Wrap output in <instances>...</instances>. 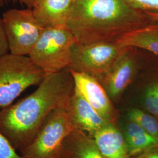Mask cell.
Wrapping results in <instances>:
<instances>
[{
  "instance_id": "cell-1",
  "label": "cell",
  "mask_w": 158,
  "mask_h": 158,
  "mask_svg": "<svg viewBox=\"0 0 158 158\" xmlns=\"http://www.w3.org/2000/svg\"><path fill=\"white\" fill-rule=\"evenodd\" d=\"M74 89L69 68L46 76L32 94L0 110V131L19 152L32 141L48 115L66 104Z\"/></svg>"
},
{
  "instance_id": "cell-2",
  "label": "cell",
  "mask_w": 158,
  "mask_h": 158,
  "mask_svg": "<svg viewBox=\"0 0 158 158\" xmlns=\"http://www.w3.org/2000/svg\"><path fill=\"white\" fill-rule=\"evenodd\" d=\"M144 12L126 0H74L65 27L79 45L115 42L125 34L150 24Z\"/></svg>"
},
{
  "instance_id": "cell-3",
  "label": "cell",
  "mask_w": 158,
  "mask_h": 158,
  "mask_svg": "<svg viewBox=\"0 0 158 158\" xmlns=\"http://www.w3.org/2000/svg\"><path fill=\"white\" fill-rule=\"evenodd\" d=\"M76 44L66 27L45 28L28 57L46 76L56 73L69 68Z\"/></svg>"
},
{
  "instance_id": "cell-4",
  "label": "cell",
  "mask_w": 158,
  "mask_h": 158,
  "mask_svg": "<svg viewBox=\"0 0 158 158\" xmlns=\"http://www.w3.org/2000/svg\"><path fill=\"white\" fill-rule=\"evenodd\" d=\"M45 76L28 56L9 53L0 57V107L10 106L24 91L40 85Z\"/></svg>"
},
{
  "instance_id": "cell-5",
  "label": "cell",
  "mask_w": 158,
  "mask_h": 158,
  "mask_svg": "<svg viewBox=\"0 0 158 158\" xmlns=\"http://www.w3.org/2000/svg\"><path fill=\"white\" fill-rule=\"evenodd\" d=\"M65 106L48 115L32 141L19 152L23 158H59L64 141L74 130Z\"/></svg>"
},
{
  "instance_id": "cell-6",
  "label": "cell",
  "mask_w": 158,
  "mask_h": 158,
  "mask_svg": "<svg viewBox=\"0 0 158 158\" xmlns=\"http://www.w3.org/2000/svg\"><path fill=\"white\" fill-rule=\"evenodd\" d=\"M1 18L10 53L28 56L44 30L32 10L11 9L3 13Z\"/></svg>"
},
{
  "instance_id": "cell-7",
  "label": "cell",
  "mask_w": 158,
  "mask_h": 158,
  "mask_svg": "<svg viewBox=\"0 0 158 158\" xmlns=\"http://www.w3.org/2000/svg\"><path fill=\"white\" fill-rule=\"evenodd\" d=\"M126 48L115 42H100L74 46L72 62L69 69L87 74L99 81L107 73Z\"/></svg>"
},
{
  "instance_id": "cell-8",
  "label": "cell",
  "mask_w": 158,
  "mask_h": 158,
  "mask_svg": "<svg viewBox=\"0 0 158 158\" xmlns=\"http://www.w3.org/2000/svg\"><path fill=\"white\" fill-rule=\"evenodd\" d=\"M70 70L73 76L74 89L102 117L117 124L118 114L101 83L87 74Z\"/></svg>"
},
{
  "instance_id": "cell-9",
  "label": "cell",
  "mask_w": 158,
  "mask_h": 158,
  "mask_svg": "<svg viewBox=\"0 0 158 158\" xmlns=\"http://www.w3.org/2000/svg\"><path fill=\"white\" fill-rule=\"evenodd\" d=\"M132 48L125 49L100 81L112 102L122 96L135 76L136 64Z\"/></svg>"
},
{
  "instance_id": "cell-10",
  "label": "cell",
  "mask_w": 158,
  "mask_h": 158,
  "mask_svg": "<svg viewBox=\"0 0 158 158\" xmlns=\"http://www.w3.org/2000/svg\"><path fill=\"white\" fill-rule=\"evenodd\" d=\"M65 107L74 129L84 131L90 136L112 123L97 113L75 89Z\"/></svg>"
},
{
  "instance_id": "cell-11",
  "label": "cell",
  "mask_w": 158,
  "mask_h": 158,
  "mask_svg": "<svg viewBox=\"0 0 158 158\" xmlns=\"http://www.w3.org/2000/svg\"><path fill=\"white\" fill-rule=\"evenodd\" d=\"M117 124L124 137L130 157L158 147V138L148 133L127 117L123 119L119 117Z\"/></svg>"
},
{
  "instance_id": "cell-12",
  "label": "cell",
  "mask_w": 158,
  "mask_h": 158,
  "mask_svg": "<svg viewBox=\"0 0 158 158\" xmlns=\"http://www.w3.org/2000/svg\"><path fill=\"white\" fill-rule=\"evenodd\" d=\"M74 0H36L32 8L34 16L44 28L65 27Z\"/></svg>"
},
{
  "instance_id": "cell-13",
  "label": "cell",
  "mask_w": 158,
  "mask_h": 158,
  "mask_svg": "<svg viewBox=\"0 0 158 158\" xmlns=\"http://www.w3.org/2000/svg\"><path fill=\"white\" fill-rule=\"evenodd\" d=\"M90 136L104 158H130L124 137L117 124L110 123Z\"/></svg>"
},
{
  "instance_id": "cell-14",
  "label": "cell",
  "mask_w": 158,
  "mask_h": 158,
  "mask_svg": "<svg viewBox=\"0 0 158 158\" xmlns=\"http://www.w3.org/2000/svg\"><path fill=\"white\" fill-rule=\"evenodd\" d=\"M59 158H104L90 136L74 130L64 141Z\"/></svg>"
},
{
  "instance_id": "cell-15",
  "label": "cell",
  "mask_w": 158,
  "mask_h": 158,
  "mask_svg": "<svg viewBox=\"0 0 158 158\" xmlns=\"http://www.w3.org/2000/svg\"><path fill=\"white\" fill-rule=\"evenodd\" d=\"M115 43L122 48H138L158 56V25H147L121 36Z\"/></svg>"
},
{
  "instance_id": "cell-16",
  "label": "cell",
  "mask_w": 158,
  "mask_h": 158,
  "mask_svg": "<svg viewBox=\"0 0 158 158\" xmlns=\"http://www.w3.org/2000/svg\"><path fill=\"white\" fill-rule=\"evenodd\" d=\"M126 117L151 135L158 138V119L150 113L138 108H130L127 110Z\"/></svg>"
},
{
  "instance_id": "cell-17",
  "label": "cell",
  "mask_w": 158,
  "mask_h": 158,
  "mask_svg": "<svg viewBox=\"0 0 158 158\" xmlns=\"http://www.w3.org/2000/svg\"><path fill=\"white\" fill-rule=\"evenodd\" d=\"M142 102L147 111L158 119V83L155 81L148 85L145 90Z\"/></svg>"
},
{
  "instance_id": "cell-18",
  "label": "cell",
  "mask_w": 158,
  "mask_h": 158,
  "mask_svg": "<svg viewBox=\"0 0 158 158\" xmlns=\"http://www.w3.org/2000/svg\"><path fill=\"white\" fill-rule=\"evenodd\" d=\"M0 158H23L0 131Z\"/></svg>"
},
{
  "instance_id": "cell-19",
  "label": "cell",
  "mask_w": 158,
  "mask_h": 158,
  "mask_svg": "<svg viewBox=\"0 0 158 158\" xmlns=\"http://www.w3.org/2000/svg\"><path fill=\"white\" fill-rule=\"evenodd\" d=\"M130 6L142 12H158V0H126Z\"/></svg>"
},
{
  "instance_id": "cell-20",
  "label": "cell",
  "mask_w": 158,
  "mask_h": 158,
  "mask_svg": "<svg viewBox=\"0 0 158 158\" xmlns=\"http://www.w3.org/2000/svg\"><path fill=\"white\" fill-rule=\"evenodd\" d=\"M9 47L3 27L2 18H0V57L9 53Z\"/></svg>"
},
{
  "instance_id": "cell-21",
  "label": "cell",
  "mask_w": 158,
  "mask_h": 158,
  "mask_svg": "<svg viewBox=\"0 0 158 158\" xmlns=\"http://www.w3.org/2000/svg\"><path fill=\"white\" fill-rule=\"evenodd\" d=\"M130 158H158V147Z\"/></svg>"
},
{
  "instance_id": "cell-22",
  "label": "cell",
  "mask_w": 158,
  "mask_h": 158,
  "mask_svg": "<svg viewBox=\"0 0 158 158\" xmlns=\"http://www.w3.org/2000/svg\"><path fill=\"white\" fill-rule=\"evenodd\" d=\"M12 1L14 2H18L21 4L26 6L27 8L32 9L35 6L36 0H0V7L3 6L6 2Z\"/></svg>"
},
{
  "instance_id": "cell-23",
  "label": "cell",
  "mask_w": 158,
  "mask_h": 158,
  "mask_svg": "<svg viewBox=\"0 0 158 158\" xmlns=\"http://www.w3.org/2000/svg\"><path fill=\"white\" fill-rule=\"evenodd\" d=\"M152 23H158V12H144Z\"/></svg>"
},
{
  "instance_id": "cell-24",
  "label": "cell",
  "mask_w": 158,
  "mask_h": 158,
  "mask_svg": "<svg viewBox=\"0 0 158 158\" xmlns=\"http://www.w3.org/2000/svg\"><path fill=\"white\" fill-rule=\"evenodd\" d=\"M157 82H158V81H157Z\"/></svg>"
}]
</instances>
